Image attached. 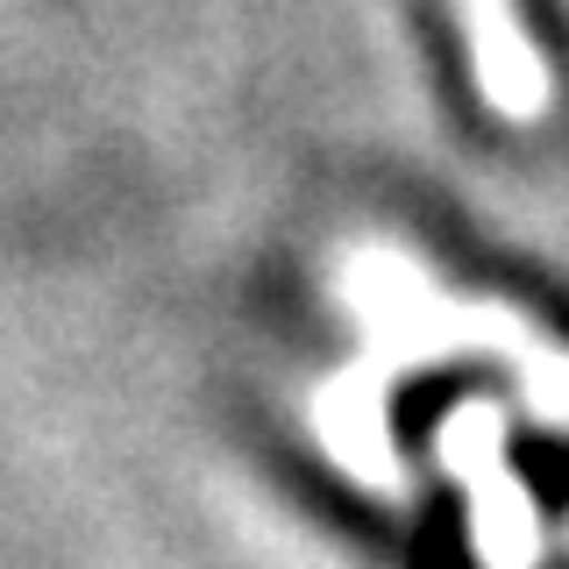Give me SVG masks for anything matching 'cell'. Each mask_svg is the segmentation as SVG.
<instances>
[{
    "mask_svg": "<svg viewBox=\"0 0 569 569\" xmlns=\"http://www.w3.org/2000/svg\"><path fill=\"white\" fill-rule=\"evenodd\" d=\"M435 456L462 485L477 562L485 569H541V506H533L527 477L506 456V406L498 399H456L435 420Z\"/></svg>",
    "mask_w": 569,
    "mask_h": 569,
    "instance_id": "obj_1",
    "label": "cell"
},
{
    "mask_svg": "<svg viewBox=\"0 0 569 569\" xmlns=\"http://www.w3.org/2000/svg\"><path fill=\"white\" fill-rule=\"evenodd\" d=\"M456 29H462V58H470V86L477 100L491 107L512 129H533L556 100V79H548V58L533 43L520 0H449Z\"/></svg>",
    "mask_w": 569,
    "mask_h": 569,
    "instance_id": "obj_2",
    "label": "cell"
},
{
    "mask_svg": "<svg viewBox=\"0 0 569 569\" xmlns=\"http://www.w3.org/2000/svg\"><path fill=\"white\" fill-rule=\"evenodd\" d=\"M320 427H328V449L349 462L356 477H370V485H399V470H391V449H385V420H378V399L370 391H349L328 385L320 391Z\"/></svg>",
    "mask_w": 569,
    "mask_h": 569,
    "instance_id": "obj_3",
    "label": "cell"
}]
</instances>
